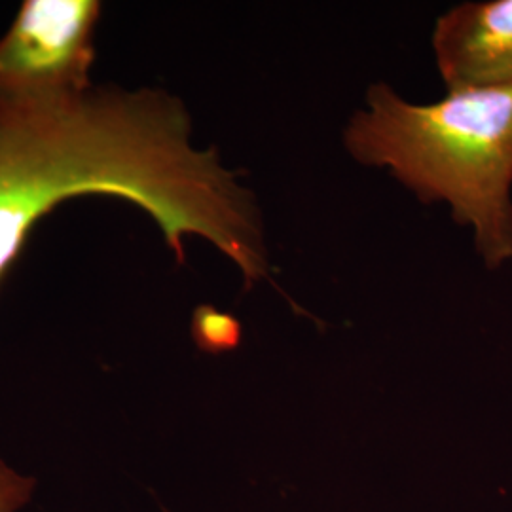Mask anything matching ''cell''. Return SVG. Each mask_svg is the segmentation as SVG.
<instances>
[{
    "label": "cell",
    "mask_w": 512,
    "mask_h": 512,
    "mask_svg": "<svg viewBox=\"0 0 512 512\" xmlns=\"http://www.w3.org/2000/svg\"><path fill=\"white\" fill-rule=\"evenodd\" d=\"M101 194L141 207L186 262V238L215 245L243 289L270 281L255 194L217 148H196L183 101L158 88L93 86L69 95L0 93V283L38 220Z\"/></svg>",
    "instance_id": "obj_1"
},
{
    "label": "cell",
    "mask_w": 512,
    "mask_h": 512,
    "mask_svg": "<svg viewBox=\"0 0 512 512\" xmlns=\"http://www.w3.org/2000/svg\"><path fill=\"white\" fill-rule=\"evenodd\" d=\"M342 139L357 164L387 169L425 205L446 203L490 270L511 260L512 86L418 105L376 82Z\"/></svg>",
    "instance_id": "obj_2"
},
{
    "label": "cell",
    "mask_w": 512,
    "mask_h": 512,
    "mask_svg": "<svg viewBox=\"0 0 512 512\" xmlns=\"http://www.w3.org/2000/svg\"><path fill=\"white\" fill-rule=\"evenodd\" d=\"M99 16L97 0H25L0 38V93L88 92Z\"/></svg>",
    "instance_id": "obj_3"
},
{
    "label": "cell",
    "mask_w": 512,
    "mask_h": 512,
    "mask_svg": "<svg viewBox=\"0 0 512 512\" xmlns=\"http://www.w3.org/2000/svg\"><path fill=\"white\" fill-rule=\"evenodd\" d=\"M431 46L448 92L512 86V0L450 8L437 19Z\"/></svg>",
    "instance_id": "obj_4"
},
{
    "label": "cell",
    "mask_w": 512,
    "mask_h": 512,
    "mask_svg": "<svg viewBox=\"0 0 512 512\" xmlns=\"http://www.w3.org/2000/svg\"><path fill=\"white\" fill-rule=\"evenodd\" d=\"M192 338L205 353H226L239 348L243 327L236 315L202 304L192 315Z\"/></svg>",
    "instance_id": "obj_5"
},
{
    "label": "cell",
    "mask_w": 512,
    "mask_h": 512,
    "mask_svg": "<svg viewBox=\"0 0 512 512\" xmlns=\"http://www.w3.org/2000/svg\"><path fill=\"white\" fill-rule=\"evenodd\" d=\"M35 480L14 473L0 461V512H18L29 503Z\"/></svg>",
    "instance_id": "obj_6"
}]
</instances>
